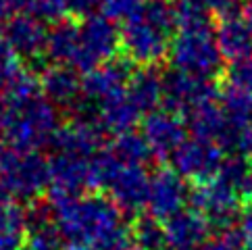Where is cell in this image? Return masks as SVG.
<instances>
[{"instance_id":"obj_1","label":"cell","mask_w":252,"mask_h":250,"mask_svg":"<svg viewBox=\"0 0 252 250\" xmlns=\"http://www.w3.org/2000/svg\"><path fill=\"white\" fill-rule=\"evenodd\" d=\"M48 180V169L38 155L11 153L0 167V184L8 196H33Z\"/></svg>"},{"instance_id":"obj_2","label":"cell","mask_w":252,"mask_h":250,"mask_svg":"<svg viewBox=\"0 0 252 250\" xmlns=\"http://www.w3.org/2000/svg\"><path fill=\"white\" fill-rule=\"evenodd\" d=\"M2 38L15 50V55L33 57L44 44L42 25L30 15H15L2 25Z\"/></svg>"},{"instance_id":"obj_5","label":"cell","mask_w":252,"mask_h":250,"mask_svg":"<svg viewBox=\"0 0 252 250\" xmlns=\"http://www.w3.org/2000/svg\"><path fill=\"white\" fill-rule=\"evenodd\" d=\"M8 202V194H6V190H4V186L0 184V207H2V204H6Z\"/></svg>"},{"instance_id":"obj_3","label":"cell","mask_w":252,"mask_h":250,"mask_svg":"<svg viewBox=\"0 0 252 250\" xmlns=\"http://www.w3.org/2000/svg\"><path fill=\"white\" fill-rule=\"evenodd\" d=\"M44 88L55 100H63L73 92V82L63 71H50V73L44 75Z\"/></svg>"},{"instance_id":"obj_4","label":"cell","mask_w":252,"mask_h":250,"mask_svg":"<svg viewBox=\"0 0 252 250\" xmlns=\"http://www.w3.org/2000/svg\"><path fill=\"white\" fill-rule=\"evenodd\" d=\"M19 6H23L21 0H0V25L11 21Z\"/></svg>"}]
</instances>
